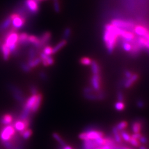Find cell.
I'll return each mask as SVG.
<instances>
[{
	"label": "cell",
	"mask_w": 149,
	"mask_h": 149,
	"mask_svg": "<svg viewBox=\"0 0 149 149\" xmlns=\"http://www.w3.org/2000/svg\"><path fill=\"white\" fill-rule=\"evenodd\" d=\"M39 76L43 80H45L47 79V75L45 74V72L42 71L41 72H40L39 74Z\"/></svg>",
	"instance_id": "46"
},
{
	"label": "cell",
	"mask_w": 149,
	"mask_h": 149,
	"mask_svg": "<svg viewBox=\"0 0 149 149\" xmlns=\"http://www.w3.org/2000/svg\"><path fill=\"white\" fill-rule=\"evenodd\" d=\"M93 89L92 88H90V87H87L84 88V93H92L93 91Z\"/></svg>",
	"instance_id": "47"
},
{
	"label": "cell",
	"mask_w": 149,
	"mask_h": 149,
	"mask_svg": "<svg viewBox=\"0 0 149 149\" xmlns=\"http://www.w3.org/2000/svg\"><path fill=\"white\" fill-rule=\"evenodd\" d=\"M13 28L18 29L23 27L26 22V18L19 13H13L10 15Z\"/></svg>",
	"instance_id": "4"
},
{
	"label": "cell",
	"mask_w": 149,
	"mask_h": 149,
	"mask_svg": "<svg viewBox=\"0 0 149 149\" xmlns=\"http://www.w3.org/2000/svg\"><path fill=\"white\" fill-rule=\"evenodd\" d=\"M119 38L118 28L112 24H107L104 26L103 39L109 53H112L114 50Z\"/></svg>",
	"instance_id": "1"
},
{
	"label": "cell",
	"mask_w": 149,
	"mask_h": 149,
	"mask_svg": "<svg viewBox=\"0 0 149 149\" xmlns=\"http://www.w3.org/2000/svg\"><path fill=\"white\" fill-rule=\"evenodd\" d=\"M91 71L93 74H100L101 69L100 67L98 65V63L96 61V60H93L91 63Z\"/></svg>",
	"instance_id": "20"
},
{
	"label": "cell",
	"mask_w": 149,
	"mask_h": 149,
	"mask_svg": "<svg viewBox=\"0 0 149 149\" xmlns=\"http://www.w3.org/2000/svg\"><path fill=\"white\" fill-rule=\"evenodd\" d=\"M24 4L28 12L33 15H36L40 10L39 3L36 0H25Z\"/></svg>",
	"instance_id": "6"
},
{
	"label": "cell",
	"mask_w": 149,
	"mask_h": 149,
	"mask_svg": "<svg viewBox=\"0 0 149 149\" xmlns=\"http://www.w3.org/2000/svg\"><path fill=\"white\" fill-rule=\"evenodd\" d=\"M15 129L12 125H7L3 128L0 133V138L2 142L10 141L15 135Z\"/></svg>",
	"instance_id": "5"
},
{
	"label": "cell",
	"mask_w": 149,
	"mask_h": 149,
	"mask_svg": "<svg viewBox=\"0 0 149 149\" xmlns=\"http://www.w3.org/2000/svg\"><path fill=\"white\" fill-rule=\"evenodd\" d=\"M13 120V117L10 114H6L1 118V123L3 124L8 125L11 124Z\"/></svg>",
	"instance_id": "22"
},
{
	"label": "cell",
	"mask_w": 149,
	"mask_h": 149,
	"mask_svg": "<svg viewBox=\"0 0 149 149\" xmlns=\"http://www.w3.org/2000/svg\"><path fill=\"white\" fill-rule=\"evenodd\" d=\"M139 77V76L138 74H133L130 78H129L127 80L124 79L122 83L123 85L125 88H130L138 80Z\"/></svg>",
	"instance_id": "12"
},
{
	"label": "cell",
	"mask_w": 149,
	"mask_h": 149,
	"mask_svg": "<svg viewBox=\"0 0 149 149\" xmlns=\"http://www.w3.org/2000/svg\"><path fill=\"white\" fill-rule=\"evenodd\" d=\"M139 141L140 144H142L143 145H146L149 141L148 138L144 135H142V136L139 139Z\"/></svg>",
	"instance_id": "40"
},
{
	"label": "cell",
	"mask_w": 149,
	"mask_h": 149,
	"mask_svg": "<svg viewBox=\"0 0 149 149\" xmlns=\"http://www.w3.org/2000/svg\"><path fill=\"white\" fill-rule=\"evenodd\" d=\"M30 90H31V92L32 93V95H37V94L39 93L37 88L35 86H32L31 87Z\"/></svg>",
	"instance_id": "43"
},
{
	"label": "cell",
	"mask_w": 149,
	"mask_h": 149,
	"mask_svg": "<svg viewBox=\"0 0 149 149\" xmlns=\"http://www.w3.org/2000/svg\"><path fill=\"white\" fill-rule=\"evenodd\" d=\"M21 68L22 70L25 72H29L31 71V69H32L29 67L28 64L27 63H24L21 64Z\"/></svg>",
	"instance_id": "37"
},
{
	"label": "cell",
	"mask_w": 149,
	"mask_h": 149,
	"mask_svg": "<svg viewBox=\"0 0 149 149\" xmlns=\"http://www.w3.org/2000/svg\"><path fill=\"white\" fill-rule=\"evenodd\" d=\"M112 132L113 134L114 140L116 141V142L118 143H121L122 142V139L121 137L120 132L116 128V127H113L112 129Z\"/></svg>",
	"instance_id": "21"
},
{
	"label": "cell",
	"mask_w": 149,
	"mask_h": 149,
	"mask_svg": "<svg viewBox=\"0 0 149 149\" xmlns=\"http://www.w3.org/2000/svg\"><path fill=\"white\" fill-rule=\"evenodd\" d=\"M53 48H52L51 46L47 45L44 48L43 53L48 56H51L53 54Z\"/></svg>",
	"instance_id": "35"
},
{
	"label": "cell",
	"mask_w": 149,
	"mask_h": 149,
	"mask_svg": "<svg viewBox=\"0 0 149 149\" xmlns=\"http://www.w3.org/2000/svg\"><path fill=\"white\" fill-rule=\"evenodd\" d=\"M28 37L29 35L27 33H22L19 34L18 36V45L26 46L30 43L28 41Z\"/></svg>",
	"instance_id": "14"
},
{
	"label": "cell",
	"mask_w": 149,
	"mask_h": 149,
	"mask_svg": "<svg viewBox=\"0 0 149 149\" xmlns=\"http://www.w3.org/2000/svg\"><path fill=\"white\" fill-rule=\"evenodd\" d=\"M71 29L70 27H67L64 29L63 32V38L65 40H68L71 35Z\"/></svg>",
	"instance_id": "34"
},
{
	"label": "cell",
	"mask_w": 149,
	"mask_h": 149,
	"mask_svg": "<svg viewBox=\"0 0 149 149\" xmlns=\"http://www.w3.org/2000/svg\"><path fill=\"white\" fill-rule=\"evenodd\" d=\"M37 49L36 48H30L28 52V60H31L36 58Z\"/></svg>",
	"instance_id": "29"
},
{
	"label": "cell",
	"mask_w": 149,
	"mask_h": 149,
	"mask_svg": "<svg viewBox=\"0 0 149 149\" xmlns=\"http://www.w3.org/2000/svg\"><path fill=\"white\" fill-rule=\"evenodd\" d=\"M42 101V95L41 93H38L37 95V98L36 101L31 109V112L35 113L37 112L41 105Z\"/></svg>",
	"instance_id": "18"
},
{
	"label": "cell",
	"mask_w": 149,
	"mask_h": 149,
	"mask_svg": "<svg viewBox=\"0 0 149 149\" xmlns=\"http://www.w3.org/2000/svg\"><path fill=\"white\" fill-rule=\"evenodd\" d=\"M1 40H0V45H1Z\"/></svg>",
	"instance_id": "51"
},
{
	"label": "cell",
	"mask_w": 149,
	"mask_h": 149,
	"mask_svg": "<svg viewBox=\"0 0 149 149\" xmlns=\"http://www.w3.org/2000/svg\"><path fill=\"white\" fill-rule=\"evenodd\" d=\"M122 48L123 49L128 53H130L132 50V45L131 43H129L125 40H122Z\"/></svg>",
	"instance_id": "25"
},
{
	"label": "cell",
	"mask_w": 149,
	"mask_h": 149,
	"mask_svg": "<svg viewBox=\"0 0 149 149\" xmlns=\"http://www.w3.org/2000/svg\"><path fill=\"white\" fill-rule=\"evenodd\" d=\"M29 124H30L29 120L28 118L24 120H18L15 123L14 128L18 131H19L20 132H21L22 131H24L26 129H28Z\"/></svg>",
	"instance_id": "10"
},
{
	"label": "cell",
	"mask_w": 149,
	"mask_h": 149,
	"mask_svg": "<svg viewBox=\"0 0 149 149\" xmlns=\"http://www.w3.org/2000/svg\"><path fill=\"white\" fill-rule=\"evenodd\" d=\"M128 126V123L126 121H122L119 123L116 126V128L120 132L122 130H124L125 128Z\"/></svg>",
	"instance_id": "30"
},
{
	"label": "cell",
	"mask_w": 149,
	"mask_h": 149,
	"mask_svg": "<svg viewBox=\"0 0 149 149\" xmlns=\"http://www.w3.org/2000/svg\"><path fill=\"white\" fill-rule=\"evenodd\" d=\"M42 63L44 66L47 67L54 64V59L51 56H47L45 59L42 60Z\"/></svg>",
	"instance_id": "26"
},
{
	"label": "cell",
	"mask_w": 149,
	"mask_h": 149,
	"mask_svg": "<svg viewBox=\"0 0 149 149\" xmlns=\"http://www.w3.org/2000/svg\"><path fill=\"white\" fill-rule=\"evenodd\" d=\"M52 37V34L49 31L44 32L42 34L41 37L39 38L40 40V45L41 49L44 48L46 45H47L49 42L50 40V39Z\"/></svg>",
	"instance_id": "13"
},
{
	"label": "cell",
	"mask_w": 149,
	"mask_h": 149,
	"mask_svg": "<svg viewBox=\"0 0 149 149\" xmlns=\"http://www.w3.org/2000/svg\"><path fill=\"white\" fill-rule=\"evenodd\" d=\"M20 134L22 136L24 139L27 140L32 135V131L30 129H27L24 131H22L20 132Z\"/></svg>",
	"instance_id": "27"
},
{
	"label": "cell",
	"mask_w": 149,
	"mask_h": 149,
	"mask_svg": "<svg viewBox=\"0 0 149 149\" xmlns=\"http://www.w3.org/2000/svg\"><path fill=\"white\" fill-rule=\"evenodd\" d=\"M41 62H42L41 59L39 57H38V58H35L34 59L28 61L27 64H28L29 67L32 69L37 66L38 65L40 64V63H41Z\"/></svg>",
	"instance_id": "23"
},
{
	"label": "cell",
	"mask_w": 149,
	"mask_h": 149,
	"mask_svg": "<svg viewBox=\"0 0 149 149\" xmlns=\"http://www.w3.org/2000/svg\"><path fill=\"white\" fill-rule=\"evenodd\" d=\"M84 97L86 99H88L89 100H92V101H96L98 100V97L97 95L93 94L92 93H85Z\"/></svg>",
	"instance_id": "33"
},
{
	"label": "cell",
	"mask_w": 149,
	"mask_h": 149,
	"mask_svg": "<svg viewBox=\"0 0 149 149\" xmlns=\"http://www.w3.org/2000/svg\"><path fill=\"white\" fill-rule=\"evenodd\" d=\"M139 147V149H148L147 147L145 145H140Z\"/></svg>",
	"instance_id": "48"
},
{
	"label": "cell",
	"mask_w": 149,
	"mask_h": 149,
	"mask_svg": "<svg viewBox=\"0 0 149 149\" xmlns=\"http://www.w3.org/2000/svg\"><path fill=\"white\" fill-rule=\"evenodd\" d=\"M91 82L93 90L96 91L97 92L101 90V81L100 74H93L91 78Z\"/></svg>",
	"instance_id": "8"
},
{
	"label": "cell",
	"mask_w": 149,
	"mask_h": 149,
	"mask_svg": "<svg viewBox=\"0 0 149 149\" xmlns=\"http://www.w3.org/2000/svg\"><path fill=\"white\" fill-rule=\"evenodd\" d=\"M118 100L119 102H123L124 100V95L121 91H119L117 93Z\"/></svg>",
	"instance_id": "42"
},
{
	"label": "cell",
	"mask_w": 149,
	"mask_h": 149,
	"mask_svg": "<svg viewBox=\"0 0 149 149\" xmlns=\"http://www.w3.org/2000/svg\"><path fill=\"white\" fill-rule=\"evenodd\" d=\"M134 73H133L132 71H129V70H126V71H124V77H125V78H124V79L125 80H127V79H128L129 78H130L133 74Z\"/></svg>",
	"instance_id": "41"
},
{
	"label": "cell",
	"mask_w": 149,
	"mask_h": 149,
	"mask_svg": "<svg viewBox=\"0 0 149 149\" xmlns=\"http://www.w3.org/2000/svg\"><path fill=\"white\" fill-rule=\"evenodd\" d=\"M136 104L139 108H143L145 106V102L142 100H139L137 101Z\"/></svg>",
	"instance_id": "44"
},
{
	"label": "cell",
	"mask_w": 149,
	"mask_h": 149,
	"mask_svg": "<svg viewBox=\"0 0 149 149\" xmlns=\"http://www.w3.org/2000/svg\"><path fill=\"white\" fill-rule=\"evenodd\" d=\"M129 143L134 147H139L140 145V143L139 140L133 138L132 136H131V139Z\"/></svg>",
	"instance_id": "38"
},
{
	"label": "cell",
	"mask_w": 149,
	"mask_h": 149,
	"mask_svg": "<svg viewBox=\"0 0 149 149\" xmlns=\"http://www.w3.org/2000/svg\"><path fill=\"white\" fill-rule=\"evenodd\" d=\"M10 88L14 98L17 101L20 102H23L24 101V96L21 90H20L18 88H17L15 86H10Z\"/></svg>",
	"instance_id": "11"
},
{
	"label": "cell",
	"mask_w": 149,
	"mask_h": 149,
	"mask_svg": "<svg viewBox=\"0 0 149 149\" xmlns=\"http://www.w3.org/2000/svg\"><path fill=\"white\" fill-rule=\"evenodd\" d=\"M120 134L121 135V137L122 140H124L126 142H129L130 139H131V135L130 134L128 133L127 132H125L124 130H122L120 132Z\"/></svg>",
	"instance_id": "28"
},
{
	"label": "cell",
	"mask_w": 149,
	"mask_h": 149,
	"mask_svg": "<svg viewBox=\"0 0 149 149\" xmlns=\"http://www.w3.org/2000/svg\"><path fill=\"white\" fill-rule=\"evenodd\" d=\"M17 31V29L12 27L11 31L8 32L5 36V43L8 47L18 44L19 34Z\"/></svg>",
	"instance_id": "3"
},
{
	"label": "cell",
	"mask_w": 149,
	"mask_h": 149,
	"mask_svg": "<svg viewBox=\"0 0 149 149\" xmlns=\"http://www.w3.org/2000/svg\"><path fill=\"white\" fill-rule=\"evenodd\" d=\"M53 5L54 11H55L56 13H60V12L61 11V7H60V5L59 3V1H54Z\"/></svg>",
	"instance_id": "39"
},
{
	"label": "cell",
	"mask_w": 149,
	"mask_h": 149,
	"mask_svg": "<svg viewBox=\"0 0 149 149\" xmlns=\"http://www.w3.org/2000/svg\"><path fill=\"white\" fill-rule=\"evenodd\" d=\"M53 136L54 137V138L58 142H59V144H60L62 146H65L66 145L65 142L63 140V139L61 138V137L58 134L56 133H54L53 134Z\"/></svg>",
	"instance_id": "31"
},
{
	"label": "cell",
	"mask_w": 149,
	"mask_h": 149,
	"mask_svg": "<svg viewBox=\"0 0 149 149\" xmlns=\"http://www.w3.org/2000/svg\"><path fill=\"white\" fill-rule=\"evenodd\" d=\"M63 149H72V148L70 146H67V145H65V146L63 147Z\"/></svg>",
	"instance_id": "49"
},
{
	"label": "cell",
	"mask_w": 149,
	"mask_h": 149,
	"mask_svg": "<svg viewBox=\"0 0 149 149\" xmlns=\"http://www.w3.org/2000/svg\"><path fill=\"white\" fill-rule=\"evenodd\" d=\"M111 24L114 26L117 27L118 28L133 32H134V28L136 26L134 22L121 19H113L111 21Z\"/></svg>",
	"instance_id": "2"
},
{
	"label": "cell",
	"mask_w": 149,
	"mask_h": 149,
	"mask_svg": "<svg viewBox=\"0 0 149 149\" xmlns=\"http://www.w3.org/2000/svg\"><path fill=\"white\" fill-rule=\"evenodd\" d=\"M134 32V34H136L138 37L143 38L145 40L149 42V29L147 27L141 25L136 26Z\"/></svg>",
	"instance_id": "7"
},
{
	"label": "cell",
	"mask_w": 149,
	"mask_h": 149,
	"mask_svg": "<svg viewBox=\"0 0 149 149\" xmlns=\"http://www.w3.org/2000/svg\"><path fill=\"white\" fill-rule=\"evenodd\" d=\"M1 50L2 52V55H3V59L5 60H7L10 56L11 52L8 47L6 44L5 43H3L1 45Z\"/></svg>",
	"instance_id": "15"
},
{
	"label": "cell",
	"mask_w": 149,
	"mask_h": 149,
	"mask_svg": "<svg viewBox=\"0 0 149 149\" xmlns=\"http://www.w3.org/2000/svg\"><path fill=\"white\" fill-rule=\"evenodd\" d=\"M11 23H12V20H11V17L10 16H9L0 24V31L5 30L7 28H8L10 26Z\"/></svg>",
	"instance_id": "24"
},
{
	"label": "cell",
	"mask_w": 149,
	"mask_h": 149,
	"mask_svg": "<svg viewBox=\"0 0 149 149\" xmlns=\"http://www.w3.org/2000/svg\"><path fill=\"white\" fill-rule=\"evenodd\" d=\"M115 108L116 110L121 111H123L125 108V104L123 103V102H118L115 104Z\"/></svg>",
	"instance_id": "36"
},
{
	"label": "cell",
	"mask_w": 149,
	"mask_h": 149,
	"mask_svg": "<svg viewBox=\"0 0 149 149\" xmlns=\"http://www.w3.org/2000/svg\"><path fill=\"white\" fill-rule=\"evenodd\" d=\"M67 43H68L67 40L63 39V40H61L59 43H58L54 47L53 50V54L57 53L60 50H61L62 48H64V47L67 44Z\"/></svg>",
	"instance_id": "19"
},
{
	"label": "cell",
	"mask_w": 149,
	"mask_h": 149,
	"mask_svg": "<svg viewBox=\"0 0 149 149\" xmlns=\"http://www.w3.org/2000/svg\"><path fill=\"white\" fill-rule=\"evenodd\" d=\"M85 133L86 134V140H94L99 137H104L103 133L99 130L90 129Z\"/></svg>",
	"instance_id": "9"
},
{
	"label": "cell",
	"mask_w": 149,
	"mask_h": 149,
	"mask_svg": "<svg viewBox=\"0 0 149 149\" xmlns=\"http://www.w3.org/2000/svg\"><path fill=\"white\" fill-rule=\"evenodd\" d=\"M37 95H32V96H31L27 100V102L24 104V107L31 111L32 107L34 106L35 102L36 101V100L37 98Z\"/></svg>",
	"instance_id": "16"
},
{
	"label": "cell",
	"mask_w": 149,
	"mask_h": 149,
	"mask_svg": "<svg viewBox=\"0 0 149 149\" xmlns=\"http://www.w3.org/2000/svg\"><path fill=\"white\" fill-rule=\"evenodd\" d=\"M80 63L82 64L83 65L89 66V65H91V63L92 62V60L90 58L83 57V58L80 59Z\"/></svg>",
	"instance_id": "32"
},
{
	"label": "cell",
	"mask_w": 149,
	"mask_h": 149,
	"mask_svg": "<svg viewBox=\"0 0 149 149\" xmlns=\"http://www.w3.org/2000/svg\"><path fill=\"white\" fill-rule=\"evenodd\" d=\"M142 135H143V134L141 133H134L133 134H132L131 135V136L132 138H133L139 140V139L142 136Z\"/></svg>",
	"instance_id": "45"
},
{
	"label": "cell",
	"mask_w": 149,
	"mask_h": 149,
	"mask_svg": "<svg viewBox=\"0 0 149 149\" xmlns=\"http://www.w3.org/2000/svg\"><path fill=\"white\" fill-rule=\"evenodd\" d=\"M143 128V123L140 120L134 121L132 125V130L133 133H141Z\"/></svg>",
	"instance_id": "17"
},
{
	"label": "cell",
	"mask_w": 149,
	"mask_h": 149,
	"mask_svg": "<svg viewBox=\"0 0 149 149\" xmlns=\"http://www.w3.org/2000/svg\"><path fill=\"white\" fill-rule=\"evenodd\" d=\"M37 2H38L39 3H40V2H42V1H45V0H36Z\"/></svg>",
	"instance_id": "50"
}]
</instances>
